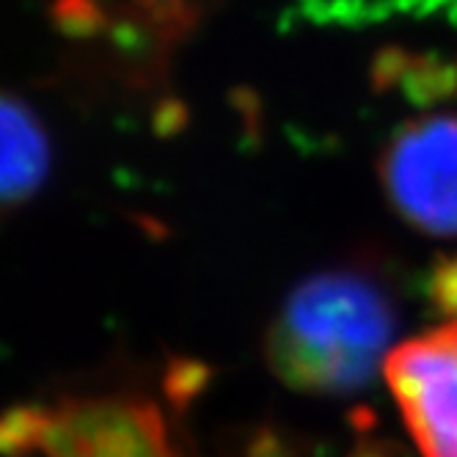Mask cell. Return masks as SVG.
<instances>
[{
  "label": "cell",
  "mask_w": 457,
  "mask_h": 457,
  "mask_svg": "<svg viewBox=\"0 0 457 457\" xmlns=\"http://www.w3.org/2000/svg\"><path fill=\"white\" fill-rule=\"evenodd\" d=\"M378 174L403 220L428 235H457V116L405 121L386 144Z\"/></svg>",
  "instance_id": "3"
},
{
  "label": "cell",
  "mask_w": 457,
  "mask_h": 457,
  "mask_svg": "<svg viewBox=\"0 0 457 457\" xmlns=\"http://www.w3.org/2000/svg\"><path fill=\"white\" fill-rule=\"evenodd\" d=\"M421 457H457V320L405 339L383 364Z\"/></svg>",
  "instance_id": "4"
},
{
  "label": "cell",
  "mask_w": 457,
  "mask_h": 457,
  "mask_svg": "<svg viewBox=\"0 0 457 457\" xmlns=\"http://www.w3.org/2000/svg\"><path fill=\"white\" fill-rule=\"evenodd\" d=\"M4 204L17 207L34 199L50 169V141L45 127L25 100L14 94L4 96Z\"/></svg>",
  "instance_id": "5"
},
{
  "label": "cell",
  "mask_w": 457,
  "mask_h": 457,
  "mask_svg": "<svg viewBox=\"0 0 457 457\" xmlns=\"http://www.w3.org/2000/svg\"><path fill=\"white\" fill-rule=\"evenodd\" d=\"M397 295L370 265L325 268L292 287L265 337L270 372L314 397H350L386 364Z\"/></svg>",
  "instance_id": "1"
},
{
  "label": "cell",
  "mask_w": 457,
  "mask_h": 457,
  "mask_svg": "<svg viewBox=\"0 0 457 457\" xmlns=\"http://www.w3.org/2000/svg\"><path fill=\"white\" fill-rule=\"evenodd\" d=\"M9 457H185L162 408L141 395H83L6 413Z\"/></svg>",
  "instance_id": "2"
}]
</instances>
